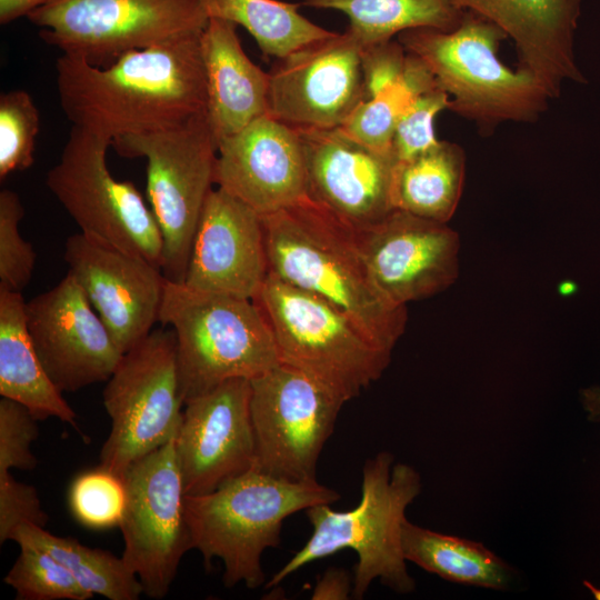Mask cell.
I'll list each match as a JSON object with an SVG mask.
<instances>
[{
	"instance_id": "obj_1",
	"label": "cell",
	"mask_w": 600,
	"mask_h": 600,
	"mask_svg": "<svg viewBox=\"0 0 600 600\" xmlns=\"http://www.w3.org/2000/svg\"><path fill=\"white\" fill-rule=\"evenodd\" d=\"M200 36L129 51L107 67L62 53L56 73L64 114L73 126L113 141L204 112Z\"/></svg>"
},
{
	"instance_id": "obj_2",
	"label": "cell",
	"mask_w": 600,
	"mask_h": 600,
	"mask_svg": "<svg viewBox=\"0 0 600 600\" xmlns=\"http://www.w3.org/2000/svg\"><path fill=\"white\" fill-rule=\"evenodd\" d=\"M261 219L269 273L329 302L391 353L406 330L407 306L379 289L353 229L310 198Z\"/></svg>"
},
{
	"instance_id": "obj_3",
	"label": "cell",
	"mask_w": 600,
	"mask_h": 600,
	"mask_svg": "<svg viewBox=\"0 0 600 600\" xmlns=\"http://www.w3.org/2000/svg\"><path fill=\"white\" fill-rule=\"evenodd\" d=\"M421 491L418 471L407 463L393 464L390 452H379L362 469L361 499L349 511H337L328 503L308 508L312 534L306 544L268 581L276 587L303 566L352 549L358 556L352 596L361 599L371 582L399 594L416 589L402 551L401 529L408 506Z\"/></svg>"
},
{
	"instance_id": "obj_4",
	"label": "cell",
	"mask_w": 600,
	"mask_h": 600,
	"mask_svg": "<svg viewBox=\"0 0 600 600\" xmlns=\"http://www.w3.org/2000/svg\"><path fill=\"white\" fill-rule=\"evenodd\" d=\"M336 490L316 481L293 482L256 468L237 476L216 490L184 497V513L192 549L207 569L214 558L223 563L227 588L243 583L263 584L261 556L278 547L284 519L319 504L339 500Z\"/></svg>"
},
{
	"instance_id": "obj_5",
	"label": "cell",
	"mask_w": 600,
	"mask_h": 600,
	"mask_svg": "<svg viewBox=\"0 0 600 600\" xmlns=\"http://www.w3.org/2000/svg\"><path fill=\"white\" fill-rule=\"evenodd\" d=\"M508 36L488 19L466 10L451 31L411 29L398 34L406 51L420 58L449 94L448 109L489 133L502 122H532L548 108L550 94L528 70L500 60Z\"/></svg>"
},
{
	"instance_id": "obj_6",
	"label": "cell",
	"mask_w": 600,
	"mask_h": 600,
	"mask_svg": "<svg viewBox=\"0 0 600 600\" xmlns=\"http://www.w3.org/2000/svg\"><path fill=\"white\" fill-rule=\"evenodd\" d=\"M159 322L176 334L184 403L227 380H252L280 363L271 328L253 300L167 280Z\"/></svg>"
},
{
	"instance_id": "obj_7",
	"label": "cell",
	"mask_w": 600,
	"mask_h": 600,
	"mask_svg": "<svg viewBox=\"0 0 600 600\" xmlns=\"http://www.w3.org/2000/svg\"><path fill=\"white\" fill-rule=\"evenodd\" d=\"M253 301L271 328L280 362L343 402L358 397L390 363L391 353L372 344L338 309L271 273Z\"/></svg>"
},
{
	"instance_id": "obj_8",
	"label": "cell",
	"mask_w": 600,
	"mask_h": 600,
	"mask_svg": "<svg viewBox=\"0 0 600 600\" xmlns=\"http://www.w3.org/2000/svg\"><path fill=\"white\" fill-rule=\"evenodd\" d=\"M117 152L147 160V194L162 237L161 271L183 282L193 237L214 183L218 142L201 112L174 126L113 139Z\"/></svg>"
},
{
	"instance_id": "obj_9",
	"label": "cell",
	"mask_w": 600,
	"mask_h": 600,
	"mask_svg": "<svg viewBox=\"0 0 600 600\" xmlns=\"http://www.w3.org/2000/svg\"><path fill=\"white\" fill-rule=\"evenodd\" d=\"M27 18L62 53L107 67L122 54L201 34V0H46Z\"/></svg>"
},
{
	"instance_id": "obj_10",
	"label": "cell",
	"mask_w": 600,
	"mask_h": 600,
	"mask_svg": "<svg viewBox=\"0 0 600 600\" xmlns=\"http://www.w3.org/2000/svg\"><path fill=\"white\" fill-rule=\"evenodd\" d=\"M102 402L111 428L99 466L123 478L134 461L173 439L179 430L184 402L172 329L152 330L123 353L106 381Z\"/></svg>"
},
{
	"instance_id": "obj_11",
	"label": "cell",
	"mask_w": 600,
	"mask_h": 600,
	"mask_svg": "<svg viewBox=\"0 0 600 600\" xmlns=\"http://www.w3.org/2000/svg\"><path fill=\"white\" fill-rule=\"evenodd\" d=\"M108 137L72 126L46 184L80 232L161 268L162 237L150 207L131 181L113 178L107 166Z\"/></svg>"
},
{
	"instance_id": "obj_12",
	"label": "cell",
	"mask_w": 600,
	"mask_h": 600,
	"mask_svg": "<svg viewBox=\"0 0 600 600\" xmlns=\"http://www.w3.org/2000/svg\"><path fill=\"white\" fill-rule=\"evenodd\" d=\"M250 384L253 468L288 481H316L320 453L346 402L281 362Z\"/></svg>"
},
{
	"instance_id": "obj_13",
	"label": "cell",
	"mask_w": 600,
	"mask_h": 600,
	"mask_svg": "<svg viewBox=\"0 0 600 600\" xmlns=\"http://www.w3.org/2000/svg\"><path fill=\"white\" fill-rule=\"evenodd\" d=\"M126 506L122 558L142 584L143 594L164 598L184 553L192 549L184 513V488L176 437L134 461L123 476Z\"/></svg>"
},
{
	"instance_id": "obj_14",
	"label": "cell",
	"mask_w": 600,
	"mask_h": 600,
	"mask_svg": "<svg viewBox=\"0 0 600 600\" xmlns=\"http://www.w3.org/2000/svg\"><path fill=\"white\" fill-rule=\"evenodd\" d=\"M361 49L347 29L277 59L268 113L299 130L340 128L364 99Z\"/></svg>"
},
{
	"instance_id": "obj_15",
	"label": "cell",
	"mask_w": 600,
	"mask_h": 600,
	"mask_svg": "<svg viewBox=\"0 0 600 600\" xmlns=\"http://www.w3.org/2000/svg\"><path fill=\"white\" fill-rule=\"evenodd\" d=\"M27 324L38 356L61 392L106 382L123 352L68 272L27 302Z\"/></svg>"
},
{
	"instance_id": "obj_16",
	"label": "cell",
	"mask_w": 600,
	"mask_h": 600,
	"mask_svg": "<svg viewBox=\"0 0 600 600\" xmlns=\"http://www.w3.org/2000/svg\"><path fill=\"white\" fill-rule=\"evenodd\" d=\"M353 231L374 282L397 304L436 296L459 276L460 238L447 223L394 209Z\"/></svg>"
},
{
	"instance_id": "obj_17",
	"label": "cell",
	"mask_w": 600,
	"mask_h": 600,
	"mask_svg": "<svg viewBox=\"0 0 600 600\" xmlns=\"http://www.w3.org/2000/svg\"><path fill=\"white\" fill-rule=\"evenodd\" d=\"M248 379L227 380L184 403L176 453L187 496L216 490L254 467Z\"/></svg>"
},
{
	"instance_id": "obj_18",
	"label": "cell",
	"mask_w": 600,
	"mask_h": 600,
	"mask_svg": "<svg viewBox=\"0 0 600 600\" xmlns=\"http://www.w3.org/2000/svg\"><path fill=\"white\" fill-rule=\"evenodd\" d=\"M63 257L123 353L152 331L167 281L160 267L81 232L67 239Z\"/></svg>"
},
{
	"instance_id": "obj_19",
	"label": "cell",
	"mask_w": 600,
	"mask_h": 600,
	"mask_svg": "<svg viewBox=\"0 0 600 600\" xmlns=\"http://www.w3.org/2000/svg\"><path fill=\"white\" fill-rule=\"evenodd\" d=\"M214 183L260 216L309 198L306 151L296 128L266 113L219 141Z\"/></svg>"
},
{
	"instance_id": "obj_20",
	"label": "cell",
	"mask_w": 600,
	"mask_h": 600,
	"mask_svg": "<svg viewBox=\"0 0 600 600\" xmlns=\"http://www.w3.org/2000/svg\"><path fill=\"white\" fill-rule=\"evenodd\" d=\"M302 138L309 198L352 229H363L394 210L396 160L374 151L340 128L297 129Z\"/></svg>"
},
{
	"instance_id": "obj_21",
	"label": "cell",
	"mask_w": 600,
	"mask_h": 600,
	"mask_svg": "<svg viewBox=\"0 0 600 600\" xmlns=\"http://www.w3.org/2000/svg\"><path fill=\"white\" fill-rule=\"evenodd\" d=\"M261 216L223 189H212L193 237L183 283L254 300L268 277Z\"/></svg>"
},
{
	"instance_id": "obj_22",
	"label": "cell",
	"mask_w": 600,
	"mask_h": 600,
	"mask_svg": "<svg viewBox=\"0 0 600 600\" xmlns=\"http://www.w3.org/2000/svg\"><path fill=\"white\" fill-rule=\"evenodd\" d=\"M463 10L497 24L516 46L519 68L532 73L551 98L566 81L584 83L573 52L580 0H456Z\"/></svg>"
},
{
	"instance_id": "obj_23",
	"label": "cell",
	"mask_w": 600,
	"mask_h": 600,
	"mask_svg": "<svg viewBox=\"0 0 600 600\" xmlns=\"http://www.w3.org/2000/svg\"><path fill=\"white\" fill-rule=\"evenodd\" d=\"M209 124L217 142L268 113L269 72L244 53L233 22L210 18L200 36Z\"/></svg>"
},
{
	"instance_id": "obj_24",
	"label": "cell",
	"mask_w": 600,
	"mask_h": 600,
	"mask_svg": "<svg viewBox=\"0 0 600 600\" xmlns=\"http://www.w3.org/2000/svg\"><path fill=\"white\" fill-rule=\"evenodd\" d=\"M21 292L0 289V394L37 420L57 418L78 429L77 413L48 376L30 337Z\"/></svg>"
},
{
	"instance_id": "obj_25",
	"label": "cell",
	"mask_w": 600,
	"mask_h": 600,
	"mask_svg": "<svg viewBox=\"0 0 600 600\" xmlns=\"http://www.w3.org/2000/svg\"><path fill=\"white\" fill-rule=\"evenodd\" d=\"M464 176L463 149L439 141L418 157L396 163L391 187L393 208L447 223L459 204Z\"/></svg>"
},
{
	"instance_id": "obj_26",
	"label": "cell",
	"mask_w": 600,
	"mask_h": 600,
	"mask_svg": "<svg viewBox=\"0 0 600 600\" xmlns=\"http://www.w3.org/2000/svg\"><path fill=\"white\" fill-rule=\"evenodd\" d=\"M401 541L406 560L444 580L493 590H506L514 580V569L481 542L422 528L407 518Z\"/></svg>"
},
{
	"instance_id": "obj_27",
	"label": "cell",
	"mask_w": 600,
	"mask_h": 600,
	"mask_svg": "<svg viewBox=\"0 0 600 600\" xmlns=\"http://www.w3.org/2000/svg\"><path fill=\"white\" fill-rule=\"evenodd\" d=\"M303 4L347 14L348 29L362 47L392 40L411 29L451 31L466 13L456 0H303Z\"/></svg>"
},
{
	"instance_id": "obj_28",
	"label": "cell",
	"mask_w": 600,
	"mask_h": 600,
	"mask_svg": "<svg viewBox=\"0 0 600 600\" xmlns=\"http://www.w3.org/2000/svg\"><path fill=\"white\" fill-rule=\"evenodd\" d=\"M11 540L42 549L61 562L92 597L138 600L142 584L122 557L90 548L69 537H59L32 523L19 526Z\"/></svg>"
},
{
	"instance_id": "obj_29",
	"label": "cell",
	"mask_w": 600,
	"mask_h": 600,
	"mask_svg": "<svg viewBox=\"0 0 600 600\" xmlns=\"http://www.w3.org/2000/svg\"><path fill=\"white\" fill-rule=\"evenodd\" d=\"M210 18L223 19L243 27L260 50L281 59L333 31L311 22L298 9L300 4L278 0H201Z\"/></svg>"
},
{
	"instance_id": "obj_30",
	"label": "cell",
	"mask_w": 600,
	"mask_h": 600,
	"mask_svg": "<svg viewBox=\"0 0 600 600\" xmlns=\"http://www.w3.org/2000/svg\"><path fill=\"white\" fill-rule=\"evenodd\" d=\"M437 86L427 64L408 52L403 78L360 102L340 129L374 151L392 153V139L401 114L420 93Z\"/></svg>"
},
{
	"instance_id": "obj_31",
	"label": "cell",
	"mask_w": 600,
	"mask_h": 600,
	"mask_svg": "<svg viewBox=\"0 0 600 600\" xmlns=\"http://www.w3.org/2000/svg\"><path fill=\"white\" fill-rule=\"evenodd\" d=\"M20 553L3 582L16 591L17 600H89L71 572L53 556L21 543Z\"/></svg>"
},
{
	"instance_id": "obj_32",
	"label": "cell",
	"mask_w": 600,
	"mask_h": 600,
	"mask_svg": "<svg viewBox=\"0 0 600 600\" xmlns=\"http://www.w3.org/2000/svg\"><path fill=\"white\" fill-rule=\"evenodd\" d=\"M68 506L74 520L86 528L119 527L126 506L123 478L100 466L81 472L69 487Z\"/></svg>"
},
{
	"instance_id": "obj_33",
	"label": "cell",
	"mask_w": 600,
	"mask_h": 600,
	"mask_svg": "<svg viewBox=\"0 0 600 600\" xmlns=\"http://www.w3.org/2000/svg\"><path fill=\"white\" fill-rule=\"evenodd\" d=\"M39 126V111L27 91L11 90L0 96L1 180L33 164Z\"/></svg>"
},
{
	"instance_id": "obj_34",
	"label": "cell",
	"mask_w": 600,
	"mask_h": 600,
	"mask_svg": "<svg viewBox=\"0 0 600 600\" xmlns=\"http://www.w3.org/2000/svg\"><path fill=\"white\" fill-rule=\"evenodd\" d=\"M24 213L19 196L0 191V289L19 291L30 282L37 254L19 232Z\"/></svg>"
},
{
	"instance_id": "obj_35",
	"label": "cell",
	"mask_w": 600,
	"mask_h": 600,
	"mask_svg": "<svg viewBox=\"0 0 600 600\" xmlns=\"http://www.w3.org/2000/svg\"><path fill=\"white\" fill-rule=\"evenodd\" d=\"M448 106L449 94L440 86L420 93L410 103L401 114L392 139L396 163L411 160L438 144L434 120Z\"/></svg>"
},
{
	"instance_id": "obj_36",
	"label": "cell",
	"mask_w": 600,
	"mask_h": 600,
	"mask_svg": "<svg viewBox=\"0 0 600 600\" xmlns=\"http://www.w3.org/2000/svg\"><path fill=\"white\" fill-rule=\"evenodd\" d=\"M37 419L21 403L0 400V472L32 470L38 461L31 444L39 434Z\"/></svg>"
},
{
	"instance_id": "obj_37",
	"label": "cell",
	"mask_w": 600,
	"mask_h": 600,
	"mask_svg": "<svg viewBox=\"0 0 600 600\" xmlns=\"http://www.w3.org/2000/svg\"><path fill=\"white\" fill-rule=\"evenodd\" d=\"M48 514L42 509L37 490L17 481L10 472H0V542L11 540L23 523L46 527Z\"/></svg>"
},
{
	"instance_id": "obj_38",
	"label": "cell",
	"mask_w": 600,
	"mask_h": 600,
	"mask_svg": "<svg viewBox=\"0 0 600 600\" xmlns=\"http://www.w3.org/2000/svg\"><path fill=\"white\" fill-rule=\"evenodd\" d=\"M407 62L408 52L398 40L362 47L363 100L399 82L404 76Z\"/></svg>"
},
{
	"instance_id": "obj_39",
	"label": "cell",
	"mask_w": 600,
	"mask_h": 600,
	"mask_svg": "<svg viewBox=\"0 0 600 600\" xmlns=\"http://www.w3.org/2000/svg\"><path fill=\"white\" fill-rule=\"evenodd\" d=\"M352 594V584L349 574L343 569L330 568L318 580L311 599H348Z\"/></svg>"
},
{
	"instance_id": "obj_40",
	"label": "cell",
	"mask_w": 600,
	"mask_h": 600,
	"mask_svg": "<svg viewBox=\"0 0 600 600\" xmlns=\"http://www.w3.org/2000/svg\"><path fill=\"white\" fill-rule=\"evenodd\" d=\"M46 0H0V23L7 24L26 16Z\"/></svg>"
},
{
	"instance_id": "obj_41",
	"label": "cell",
	"mask_w": 600,
	"mask_h": 600,
	"mask_svg": "<svg viewBox=\"0 0 600 600\" xmlns=\"http://www.w3.org/2000/svg\"><path fill=\"white\" fill-rule=\"evenodd\" d=\"M581 402L588 413V419L600 422V387H591L581 391Z\"/></svg>"
},
{
	"instance_id": "obj_42",
	"label": "cell",
	"mask_w": 600,
	"mask_h": 600,
	"mask_svg": "<svg viewBox=\"0 0 600 600\" xmlns=\"http://www.w3.org/2000/svg\"><path fill=\"white\" fill-rule=\"evenodd\" d=\"M584 586H587L590 591L593 593L594 598L599 599L600 600V590L594 588L592 584H590L588 581H584L583 582Z\"/></svg>"
}]
</instances>
